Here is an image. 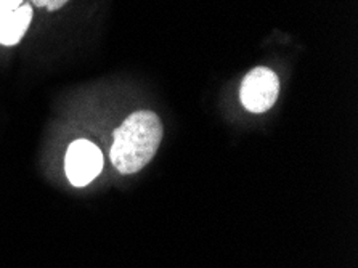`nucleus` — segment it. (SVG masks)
Returning a JSON list of instances; mask_svg holds the SVG:
<instances>
[{"instance_id":"1","label":"nucleus","mask_w":358,"mask_h":268,"mask_svg":"<svg viewBox=\"0 0 358 268\" xmlns=\"http://www.w3.org/2000/svg\"><path fill=\"white\" fill-rule=\"evenodd\" d=\"M164 135L159 116L153 111H137L115 130L110 160L119 174H135L148 164L158 151Z\"/></svg>"},{"instance_id":"2","label":"nucleus","mask_w":358,"mask_h":268,"mask_svg":"<svg viewBox=\"0 0 358 268\" xmlns=\"http://www.w3.org/2000/svg\"><path fill=\"white\" fill-rule=\"evenodd\" d=\"M280 94V79L275 71L265 66L254 68L243 79L240 98L249 113H265L276 103Z\"/></svg>"},{"instance_id":"3","label":"nucleus","mask_w":358,"mask_h":268,"mask_svg":"<svg viewBox=\"0 0 358 268\" xmlns=\"http://www.w3.org/2000/svg\"><path fill=\"white\" fill-rule=\"evenodd\" d=\"M103 169L100 148L89 140H76L64 156V171L73 187L83 188L99 177Z\"/></svg>"},{"instance_id":"4","label":"nucleus","mask_w":358,"mask_h":268,"mask_svg":"<svg viewBox=\"0 0 358 268\" xmlns=\"http://www.w3.org/2000/svg\"><path fill=\"white\" fill-rule=\"evenodd\" d=\"M32 21L31 5H21L16 10L0 12V45L13 47L23 39Z\"/></svg>"},{"instance_id":"5","label":"nucleus","mask_w":358,"mask_h":268,"mask_svg":"<svg viewBox=\"0 0 358 268\" xmlns=\"http://www.w3.org/2000/svg\"><path fill=\"white\" fill-rule=\"evenodd\" d=\"M69 0H32V3L36 5V7L39 8H45L48 12H57L63 7V5H66Z\"/></svg>"},{"instance_id":"6","label":"nucleus","mask_w":358,"mask_h":268,"mask_svg":"<svg viewBox=\"0 0 358 268\" xmlns=\"http://www.w3.org/2000/svg\"><path fill=\"white\" fill-rule=\"evenodd\" d=\"M23 5V0H0V12H8V10H16Z\"/></svg>"}]
</instances>
